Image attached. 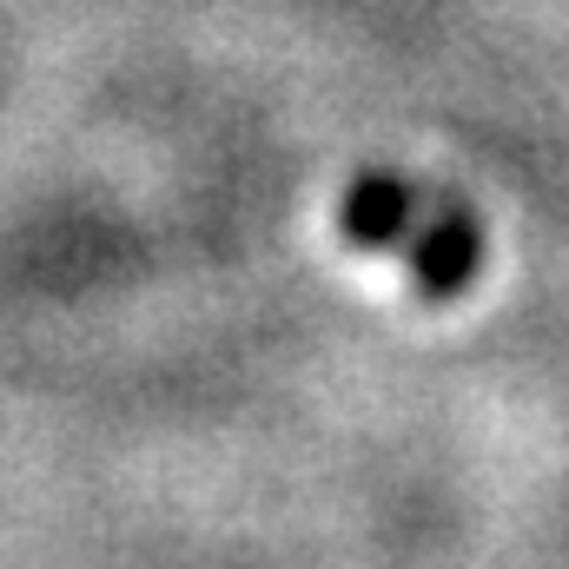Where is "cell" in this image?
Listing matches in <instances>:
<instances>
[{"label":"cell","instance_id":"cell-1","mask_svg":"<svg viewBox=\"0 0 569 569\" xmlns=\"http://www.w3.org/2000/svg\"><path fill=\"white\" fill-rule=\"evenodd\" d=\"M405 212H411V206H405L398 186H365V192L351 199V226H358V232H398Z\"/></svg>","mask_w":569,"mask_h":569},{"label":"cell","instance_id":"cell-2","mask_svg":"<svg viewBox=\"0 0 569 569\" xmlns=\"http://www.w3.org/2000/svg\"><path fill=\"white\" fill-rule=\"evenodd\" d=\"M463 266H470V239L450 226V232H430L425 239V279L437 284H457L463 279Z\"/></svg>","mask_w":569,"mask_h":569}]
</instances>
